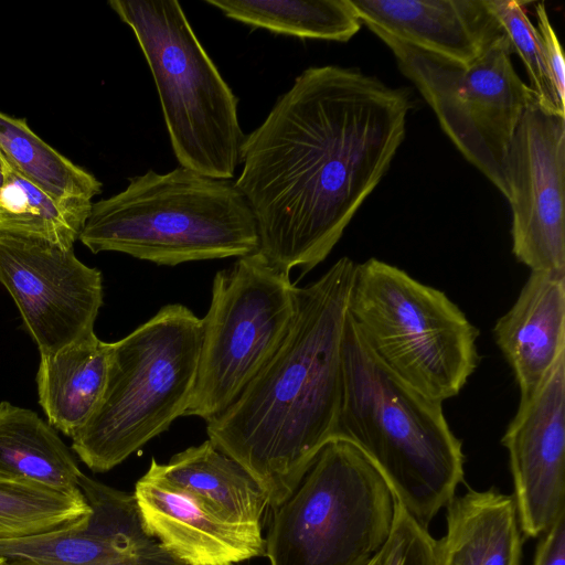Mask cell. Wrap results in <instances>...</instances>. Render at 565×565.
<instances>
[{
    "label": "cell",
    "instance_id": "obj_1",
    "mask_svg": "<svg viewBox=\"0 0 565 565\" xmlns=\"http://www.w3.org/2000/svg\"><path fill=\"white\" fill-rule=\"evenodd\" d=\"M408 93L355 67L311 66L245 136L235 184L258 252L303 274L322 263L377 186L405 137Z\"/></svg>",
    "mask_w": 565,
    "mask_h": 565
},
{
    "label": "cell",
    "instance_id": "obj_2",
    "mask_svg": "<svg viewBox=\"0 0 565 565\" xmlns=\"http://www.w3.org/2000/svg\"><path fill=\"white\" fill-rule=\"evenodd\" d=\"M355 265L343 256L317 280L295 286L282 342L239 396L206 422L209 439L254 478L270 509L294 492L334 438Z\"/></svg>",
    "mask_w": 565,
    "mask_h": 565
},
{
    "label": "cell",
    "instance_id": "obj_3",
    "mask_svg": "<svg viewBox=\"0 0 565 565\" xmlns=\"http://www.w3.org/2000/svg\"><path fill=\"white\" fill-rule=\"evenodd\" d=\"M342 359L334 438L356 446L383 475L397 503L428 529L463 480L462 443L449 427L443 403L383 367L348 315Z\"/></svg>",
    "mask_w": 565,
    "mask_h": 565
},
{
    "label": "cell",
    "instance_id": "obj_4",
    "mask_svg": "<svg viewBox=\"0 0 565 565\" xmlns=\"http://www.w3.org/2000/svg\"><path fill=\"white\" fill-rule=\"evenodd\" d=\"M78 239L94 254L118 252L163 266L258 250L256 220L235 181L182 167L148 170L93 203Z\"/></svg>",
    "mask_w": 565,
    "mask_h": 565
},
{
    "label": "cell",
    "instance_id": "obj_5",
    "mask_svg": "<svg viewBox=\"0 0 565 565\" xmlns=\"http://www.w3.org/2000/svg\"><path fill=\"white\" fill-rule=\"evenodd\" d=\"M201 342L202 320L181 303L163 306L111 342L100 403L72 437V450L92 471H109L184 416Z\"/></svg>",
    "mask_w": 565,
    "mask_h": 565
},
{
    "label": "cell",
    "instance_id": "obj_6",
    "mask_svg": "<svg viewBox=\"0 0 565 565\" xmlns=\"http://www.w3.org/2000/svg\"><path fill=\"white\" fill-rule=\"evenodd\" d=\"M348 318L373 356L420 394L457 396L478 367V329L443 291L377 258L355 265Z\"/></svg>",
    "mask_w": 565,
    "mask_h": 565
},
{
    "label": "cell",
    "instance_id": "obj_7",
    "mask_svg": "<svg viewBox=\"0 0 565 565\" xmlns=\"http://www.w3.org/2000/svg\"><path fill=\"white\" fill-rule=\"evenodd\" d=\"M134 32L157 87L172 151L182 168L232 180L245 138L238 99L177 0H110Z\"/></svg>",
    "mask_w": 565,
    "mask_h": 565
},
{
    "label": "cell",
    "instance_id": "obj_8",
    "mask_svg": "<svg viewBox=\"0 0 565 565\" xmlns=\"http://www.w3.org/2000/svg\"><path fill=\"white\" fill-rule=\"evenodd\" d=\"M397 501L372 461L333 438L294 492L271 509L269 565H367L386 545Z\"/></svg>",
    "mask_w": 565,
    "mask_h": 565
},
{
    "label": "cell",
    "instance_id": "obj_9",
    "mask_svg": "<svg viewBox=\"0 0 565 565\" xmlns=\"http://www.w3.org/2000/svg\"><path fill=\"white\" fill-rule=\"evenodd\" d=\"M399 71L434 110L461 154L507 198L504 161L514 131L536 95L518 75L504 34L463 64L373 31Z\"/></svg>",
    "mask_w": 565,
    "mask_h": 565
},
{
    "label": "cell",
    "instance_id": "obj_10",
    "mask_svg": "<svg viewBox=\"0 0 565 565\" xmlns=\"http://www.w3.org/2000/svg\"><path fill=\"white\" fill-rule=\"evenodd\" d=\"M289 273L258 250L216 273L202 320L193 393L184 416L223 413L274 355L295 313Z\"/></svg>",
    "mask_w": 565,
    "mask_h": 565
},
{
    "label": "cell",
    "instance_id": "obj_11",
    "mask_svg": "<svg viewBox=\"0 0 565 565\" xmlns=\"http://www.w3.org/2000/svg\"><path fill=\"white\" fill-rule=\"evenodd\" d=\"M512 253L531 271L565 274V116L535 98L504 161Z\"/></svg>",
    "mask_w": 565,
    "mask_h": 565
},
{
    "label": "cell",
    "instance_id": "obj_12",
    "mask_svg": "<svg viewBox=\"0 0 565 565\" xmlns=\"http://www.w3.org/2000/svg\"><path fill=\"white\" fill-rule=\"evenodd\" d=\"M0 282L40 354L94 332L104 302L102 273L83 264L73 249L0 234Z\"/></svg>",
    "mask_w": 565,
    "mask_h": 565
},
{
    "label": "cell",
    "instance_id": "obj_13",
    "mask_svg": "<svg viewBox=\"0 0 565 565\" xmlns=\"http://www.w3.org/2000/svg\"><path fill=\"white\" fill-rule=\"evenodd\" d=\"M502 445L523 537H540L565 514V355L520 399Z\"/></svg>",
    "mask_w": 565,
    "mask_h": 565
},
{
    "label": "cell",
    "instance_id": "obj_14",
    "mask_svg": "<svg viewBox=\"0 0 565 565\" xmlns=\"http://www.w3.org/2000/svg\"><path fill=\"white\" fill-rule=\"evenodd\" d=\"M90 514L78 525L22 537H0V556L44 565H184L143 529L136 499L79 477Z\"/></svg>",
    "mask_w": 565,
    "mask_h": 565
},
{
    "label": "cell",
    "instance_id": "obj_15",
    "mask_svg": "<svg viewBox=\"0 0 565 565\" xmlns=\"http://www.w3.org/2000/svg\"><path fill=\"white\" fill-rule=\"evenodd\" d=\"M132 493L145 531L184 565H236L265 556L260 526L222 519L149 468Z\"/></svg>",
    "mask_w": 565,
    "mask_h": 565
},
{
    "label": "cell",
    "instance_id": "obj_16",
    "mask_svg": "<svg viewBox=\"0 0 565 565\" xmlns=\"http://www.w3.org/2000/svg\"><path fill=\"white\" fill-rule=\"evenodd\" d=\"M372 32L468 64L505 33L487 0H350Z\"/></svg>",
    "mask_w": 565,
    "mask_h": 565
},
{
    "label": "cell",
    "instance_id": "obj_17",
    "mask_svg": "<svg viewBox=\"0 0 565 565\" xmlns=\"http://www.w3.org/2000/svg\"><path fill=\"white\" fill-rule=\"evenodd\" d=\"M497 347L513 371L520 399L534 393L565 355V274L531 271L494 327Z\"/></svg>",
    "mask_w": 565,
    "mask_h": 565
},
{
    "label": "cell",
    "instance_id": "obj_18",
    "mask_svg": "<svg viewBox=\"0 0 565 565\" xmlns=\"http://www.w3.org/2000/svg\"><path fill=\"white\" fill-rule=\"evenodd\" d=\"M445 508L438 565H521L523 536L513 494L468 487Z\"/></svg>",
    "mask_w": 565,
    "mask_h": 565
},
{
    "label": "cell",
    "instance_id": "obj_19",
    "mask_svg": "<svg viewBox=\"0 0 565 565\" xmlns=\"http://www.w3.org/2000/svg\"><path fill=\"white\" fill-rule=\"evenodd\" d=\"M110 351L111 342L93 332L40 354L39 403L55 430L72 438L92 418L104 394Z\"/></svg>",
    "mask_w": 565,
    "mask_h": 565
},
{
    "label": "cell",
    "instance_id": "obj_20",
    "mask_svg": "<svg viewBox=\"0 0 565 565\" xmlns=\"http://www.w3.org/2000/svg\"><path fill=\"white\" fill-rule=\"evenodd\" d=\"M149 469L205 503L222 519L260 526L268 502L254 478L207 439L173 455L168 462L151 458Z\"/></svg>",
    "mask_w": 565,
    "mask_h": 565
},
{
    "label": "cell",
    "instance_id": "obj_21",
    "mask_svg": "<svg viewBox=\"0 0 565 565\" xmlns=\"http://www.w3.org/2000/svg\"><path fill=\"white\" fill-rule=\"evenodd\" d=\"M82 473L49 423L31 409L0 402V478L81 493Z\"/></svg>",
    "mask_w": 565,
    "mask_h": 565
},
{
    "label": "cell",
    "instance_id": "obj_22",
    "mask_svg": "<svg viewBox=\"0 0 565 565\" xmlns=\"http://www.w3.org/2000/svg\"><path fill=\"white\" fill-rule=\"evenodd\" d=\"M0 234L73 249L92 209V201L61 200L18 172L2 156Z\"/></svg>",
    "mask_w": 565,
    "mask_h": 565
},
{
    "label": "cell",
    "instance_id": "obj_23",
    "mask_svg": "<svg viewBox=\"0 0 565 565\" xmlns=\"http://www.w3.org/2000/svg\"><path fill=\"white\" fill-rule=\"evenodd\" d=\"M226 18L274 33L347 42L362 22L350 0H205Z\"/></svg>",
    "mask_w": 565,
    "mask_h": 565
},
{
    "label": "cell",
    "instance_id": "obj_24",
    "mask_svg": "<svg viewBox=\"0 0 565 565\" xmlns=\"http://www.w3.org/2000/svg\"><path fill=\"white\" fill-rule=\"evenodd\" d=\"M0 152L23 177L61 200H86L100 193L102 183L42 140L23 118L0 111Z\"/></svg>",
    "mask_w": 565,
    "mask_h": 565
},
{
    "label": "cell",
    "instance_id": "obj_25",
    "mask_svg": "<svg viewBox=\"0 0 565 565\" xmlns=\"http://www.w3.org/2000/svg\"><path fill=\"white\" fill-rule=\"evenodd\" d=\"M92 510L83 492L0 478V537H22L84 523Z\"/></svg>",
    "mask_w": 565,
    "mask_h": 565
},
{
    "label": "cell",
    "instance_id": "obj_26",
    "mask_svg": "<svg viewBox=\"0 0 565 565\" xmlns=\"http://www.w3.org/2000/svg\"><path fill=\"white\" fill-rule=\"evenodd\" d=\"M487 4L507 34L512 51L524 63L537 103L547 110L565 116V108L554 92L539 33L526 15L524 3L518 0H487Z\"/></svg>",
    "mask_w": 565,
    "mask_h": 565
},
{
    "label": "cell",
    "instance_id": "obj_27",
    "mask_svg": "<svg viewBox=\"0 0 565 565\" xmlns=\"http://www.w3.org/2000/svg\"><path fill=\"white\" fill-rule=\"evenodd\" d=\"M382 565H438L436 540L398 503Z\"/></svg>",
    "mask_w": 565,
    "mask_h": 565
},
{
    "label": "cell",
    "instance_id": "obj_28",
    "mask_svg": "<svg viewBox=\"0 0 565 565\" xmlns=\"http://www.w3.org/2000/svg\"><path fill=\"white\" fill-rule=\"evenodd\" d=\"M535 28L541 40L554 92L558 103L565 108V62L558 38L550 21L544 2L535 6Z\"/></svg>",
    "mask_w": 565,
    "mask_h": 565
},
{
    "label": "cell",
    "instance_id": "obj_29",
    "mask_svg": "<svg viewBox=\"0 0 565 565\" xmlns=\"http://www.w3.org/2000/svg\"><path fill=\"white\" fill-rule=\"evenodd\" d=\"M533 565H565V514L540 536Z\"/></svg>",
    "mask_w": 565,
    "mask_h": 565
},
{
    "label": "cell",
    "instance_id": "obj_30",
    "mask_svg": "<svg viewBox=\"0 0 565 565\" xmlns=\"http://www.w3.org/2000/svg\"><path fill=\"white\" fill-rule=\"evenodd\" d=\"M3 565H44L30 559L24 558H6Z\"/></svg>",
    "mask_w": 565,
    "mask_h": 565
},
{
    "label": "cell",
    "instance_id": "obj_31",
    "mask_svg": "<svg viewBox=\"0 0 565 565\" xmlns=\"http://www.w3.org/2000/svg\"><path fill=\"white\" fill-rule=\"evenodd\" d=\"M382 551L367 565H382Z\"/></svg>",
    "mask_w": 565,
    "mask_h": 565
},
{
    "label": "cell",
    "instance_id": "obj_32",
    "mask_svg": "<svg viewBox=\"0 0 565 565\" xmlns=\"http://www.w3.org/2000/svg\"><path fill=\"white\" fill-rule=\"evenodd\" d=\"M2 181H3V171H2V161H1V157H0V186L2 184Z\"/></svg>",
    "mask_w": 565,
    "mask_h": 565
},
{
    "label": "cell",
    "instance_id": "obj_33",
    "mask_svg": "<svg viewBox=\"0 0 565 565\" xmlns=\"http://www.w3.org/2000/svg\"><path fill=\"white\" fill-rule=\"evenodd\" d=\"M6 558L0 556V565L4 564Z\"/></svg>",
    "mask_w": 565,
    "mask_h": 565
}]
</instances>
